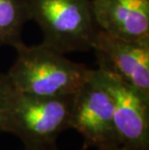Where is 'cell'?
Returning <instances> with one entry per match:
<instances>
[{
    "mask_svg": "<svg viewBox=\"0 0 149 150\" xmlns=\"http://www.w3.org/2000/svg\"><path fill=\"white\" fill-rule=\"evenodd\" d=\"M28 21L23 0H0V46L17 47L23 43V26Z\"/></svg>",
    "mask_w": 149,
    "mask_h": 150,
    "instance_id": "obj_8",
    "label": "cell"
},
{
    "mask_svg": "<svg viewBox=\"0 0 149 150\" xmlns=\"http://www.w3.org/2000/svg\"><path fill=\"white\" fill-rule=\"evenodd\" d=\"M13 92L14 88L7 74H0V134L4 133L5 121Z\"/></svg>",
    "mask_w": 149,
    "mask_h": 150,
    "instance_id": "obj_9",
    "label": "cell"
},
{
    "mask_svg": "<svg viewBox=\"0 0 149 150\" xmlns=\"http://www.w3.org/2000/svg\"><path fill=\"white\" fill-rule=\"evenodd\" d=\"M94 71L112 99L121 145L127 150H149V99L110 73Z\"/></svg>",
    "mask_w": 149,
    "mask_h": 150,
    "instance_id": "obj_6",
    "label": "cell"
},
{
    "mask_svg": "<svg viewBox=\"0 0 149 150\" xmlns=\"http://www.w3.org/2000/svg\"><path fill=\"white\" fill-rule=\"evenodd\" d=\"M98 29L129 41L149 40V0H91Z\"/></svg>",
    "mask_w": 149,
    "mask_h": 150,
    "instance_id": "obj_7",
    "label": "cell"
},
{
    "mask_svg": "<svg viewBox=\"0 0 149 150\" xmlns=\"http://www.w3.org/2000/svg\"><path fill=\"white\" fill-rule=\"evenodd\" d=\"M74 96H33L14 89L4 133L17 136L24 146L53 144L60 134L71 128Z\"/></svg>",
    "mask_w": 149,
    "mask_h": 150,
    "instance_id": "obj_3",
    "label": "cell"
},
{
    "mask_svg": "<svg viewBox=\"0 0 149 150\" xmlns=\"http://www.w3.org/2000/svg\"><path fill=\"white\" fill-rule=\"evenodd\" d=\"M99 150H127V149L122 145H116V146H112V147H107Z\"/></svg>",
    "mask_w": 149,
    "mask_h": 150,
    "instance_id": "obj_11",
    "label": "cell"
},
{
    "mask_svg": "<svg viewBox=\"0 0 149 150\" xmlns=\"http://www.w3.org/2000/svg\"><path fill=\"white\" fill-rule=\"evenodd\" d=\"M28 21L43 33V42L63 54L87 52L98 27L91 0H23Z\"/></svg>",
    "mask_w": 149,
    "mask_h": 150,
    "instance_id": "obj_2",
    "label": "cell"
},
{
    "mask_svg": "<svg viewBox=\"0 0 149 150\" xmlns=\"http://www.w3.org/2000/svg\"><path fill=\"white\" fill-rule=\"evenodd\" d=\"M70 124L83 137V148L92 146L103 149L121 145L114 122L112 99L93 69L74 96Z\"/></svg>",
    "mask_w": 149,
    "mask_h": 150,
    "instance_id": "obj_4",
    "label": "cell"
},
{
    "mask_svg": "<svg viewBox=\"0 0 149 150\" xmlns=\"http://www.w3.org/2000/svg\"><path fill=\"white\" fill-rule=\"evenodd\" d=\"M16 50L17 58L7 76L13 88L20 93L41 97L73 96L92 70L44 43L34 46L21 43Z\"/></svg>",
    "mask_w": 149,
    "mask_h": 150,
    "instance_id": "obj_1",
    "label": "cell"
},
{
    "mask_svg": "<svg viewBox=\"0 0 149 150\" xmlns=\"http://www.w3.org/2000/svg\"><path fill=\"white\" fill-rule=\"evenodd\" d=\"M91 50L98 69L117 76L149 99V40H124L98 29Z\"/></svg>",
    "mask_w": 149,
    "mask_h": 150,
    "instance_id": "obj_5",
    "label": "cell"
},
{
    "mask_svg": "<svg viewBox=\"0 0 149 150\" xmlns=\"http://www.w3.org/2000/svg\"><path fill=\"white\" fill-rule=\"evenodd\" d=\"M85 148L81 149L84 150ZM23 150H59L56 147V144H47V145H34V146H24Z\"/></svg>",
    "mask_w": 149,
    "mask_h": 150,
    "instance_id": "obj_10",
    "label": "cell"
}]
</instances>
